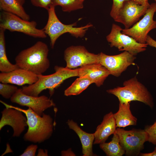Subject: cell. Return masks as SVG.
<instances>
[{
  "label": "cell",
  "instance_id": "1",
  "mask_svg": "<svg viewBox=\"0 0 156 156\" xmlns=\"http://www.w3.org/2000/svg\"><path fill=\"white\" fill-rule=\"evenodd\" d=\"M5 107H11L22 112L27 118L28 129L23 136L26 141L34 143L42 142L49 139L53 131V119L49 115L43 113L40 116L30 107L27 109L9 105L1 101Z\"/></svg>",
  "mask_w": 156,
  "mask_h": 156
},
{
  "label": "cell",
  "instance_id": "2",
  "mask_svg": "<svg viewBox=\"0 0 156 156\" xmlns=\"http://www.w3.org/2000/svg\"><path fill=\"white\" fill-rule=\"evenodd\" d=\"M49 49L44 42L38 41L30 47L21 51L15 59V64L20 68L37 75L42 74L49 68Z\"/></svg>",
  "mask_w": 156,
  "mask_h": 156
},
{
  "label": "cell",
  "instance_id": "3",
  "mask_svg": "<svg viewBox=\"0 0 156 156\" xmlns=\"http://www.w3.org/2000/svg\"><path fill=\"white\" fill-rule=\"evenodd\" d=\"M55 72L50 75H38V80L35 83L21 88L24 94L38 96L41 92L48 89L52 94L55 88L59 86L64 80L72 77L78 76V69H70L66 67L55 66Z\"/></svg>",
  "mask_w": 156,
  "mask_h": 156
},
{
  "label": "cell",
  "instance_id": "4",
  "mask_svg": "<svg viewBox=\"0 0 156 156\" xmlns=\"http://www.w3.org/2000/svg\"><path fill=\"white\" fill-rule=\"evenodd\" d=\"M107 92L116 96L119 103H121L138 101L144 103L151 108L154 106L151 94L135 77L125 81L123 87H117L108 90Z\"/></svg>",
  "mask_w": 156,
  "mask_h": 156
},
{
  "label": "cell",
  "instance_id": "5",
  "mask_svg": "<svg viewBox=\"0 0 156 156\" xmlns=\"http://www.w3.org/2000/svg\"><path fill=\"white\" fill-rule=\"evenodd\" d=\"M55 7L52 5L47 10L48 18L47 23L43 28L44 32L49 37L51 48H54L55 42L61 35L69 33L76 38H82L85 35L89 28L93 25L89 23L83 26L76 27V22L69 25L63 23L56 15Z\"/></svg>",
  "mask_w": 156,
  "mask_h": 156
},
{
  "label": "cell",
  "instance_id": "6",
  "mask_svg": "<svg viewBox=\"0 0 156 156\" xmlns=\"http://www.w3.org/2000/svg\"><path fill=\"white\" fill-rule=\"evenodd\" d=\"M37 23L34 21H29L10 13L3 11L0 15V28L11 32L23 33L35 38H45L47 35L43 29L37 28Z\"/></svg>",
  "mask_w": 156,
  "mask_h": 156
},
{
  "label": "cell",
  "instance_id": "7",
  "mask_svg": "<svg viewBox=\"0 0 156 156\" xmlns=\"http://www.w3.org/2000/svg\"><path fill=\"white\" fill-rule=\"evenodd\" d=\"M115 132L126 156L139 155L144 148V143L148 140V134L144 129H133L128 131L118 127Z\"/></svg>",
  "mask_w": 156,
  "mask_h": 156
},
{
  "label": "cell",
  "instance_id": "8",
  "mask_svg": "<svg viewBox=\"0 0 156 156\" xmlns=\"http://www.w3.org/2000/svg\"><path fill=\"white\" fill-rule=\"evenodd\" d=\"M122 29L119 26L113 23L111 31L106 37L110 47H115L119 51H127L135 56L146 49L147 43L141 44L134 39L122 32Z\"/></svg>",
  "mask_w": 156,
  "mask_h": 156
},
{
  "label": "cell",
  "instance_id": "9",
  "mask_svg": "<svg viewBox=\"0 0 156 156\" xmlns=\"http://www.w3.org/2000/svg\"><path fill=\"white\" fill-rule=\"evenodd\" d=\"M156 12V3H152L143 17L128 29H122V32L134 39L138 42L146 44L148 33L156 28V21L153 20Z\"/></svg>",
  "mask_w": 156,
  "mask_h": 156
},
{
  "label": "cell",
  "instance_id": "10",
  "mask_svg": "<svg viewBox=\"0 0 156 156\" xmlns=\"http://www.w3.org/2000/svg\"><path fill=\"white\" fill-rule=\"evenodd\" d=\"M66 67L74 69L78 67L99 63V55L89 52L83 46H72L67 48L64 52Z\"/></svg>",
  "mask_w": 156,
  "mask_h": 156
},
{
  "label": "cell",
  "instance_id": "11",
  "mask_svg": "<svg viewBox=\"0 0 156 156\" xmlns=\"http://www.w3.org/2000/svg\"><path fill=\"white\" fill-rule=\"evenodd\" d=\"M99 55V63L108 70L110 75L116 77L120 76L129 66L134 65L136 58L135 55L127 51L113 55L101 52Z\"/></svg>",
  "mask_w": 156,
  "mask_h": 156
},
{
  "label": "cell",
  "instance_id": "12",
  "mask_svg": "<svg viewBox=\"0 0 156 156\" xmlns=\"http://www.w3.org/2000/svg\"><path fill=\"white\" fill-rule=\"evenodd\" d=\"M11 102L20 105L30 107L35 113L42 116L48 108L54 107L53 100L45 95L34 96L24 94L21 88L18 89L10 98Z\"/></svg>",
  "mask_w": 156,
  "mask_h": 156
},
{
  "label": "cell",
  "instance_id": "13",
  "mask_svg": "<svg viewBox=\"0 0 156 156\" xmlns=\"http://www.w3.org/2000/svg\"><path fill=\"white\" fill-rule=\"evenodd\" d=\"M150 5H140L132 0L128 1L125 3L114 21L123 24L125 29L130 28L144 16Z\"/></svg>",
  "mask_w": 156,
  "mask_h": 156
},
{
  "label": "cell",
  "instance_id": "14",
  "mask_svg": "<svg viewBox=\"0 0 156 156\" xmlns=\"http://www.w3.org/2000/svg\"><path fill=\"white\" fill-rule=\"evenodd\" d=\"M23 112L18 109L5 107L1 112L0 130L5 125L10 126L13 130V137H19L27 126V118Z\"/></svg>",
  "mask_w": 156,
  "mask_h": 156
},
{
  "label": "cell",
  "instance_id": "15",
  "mask_svg": "<svg viewBox=\"0 0 156 156\" xmlns=\"http://www.w3.org/2000/svg\"><path fill=\"white\" fill-rule=\"evenodd\" d=\"M38 80V75L21 68L7 73H0V82L22 86L32 85Z\"/></svg>",
  "mask_w": 156,
  "mask_h": 156
},
{
  "label": "cell",
  "instance_id": "16",
  "mask_svg": "<svg viewBox=\"0 0 156 156\" xmlns=\"http://www.w3.org/2000/svg\"><path fill=\"white\" fill-rule=\"evenodd\" d=\"M78 69V77H86L98 87L103 85L106 78L110 74L108 70L100 63L85 65Z\"/></svg>",
  "mask_w": 156,
  "mask_h": 156
},
{
  "label": "cell",
  "instance_id": "17",
  "mask_svg": "<svg viewBox=\"0 0 156 156\" xmlns=\"http://www.w3.org/2000/svg\"><path fill=\"white\" fill-rule=\"evenodd\" d=\"M116 124L113 114L112 112L105 115L102 121L97 127L94 133V144H100L105 142L109 137L113 134L116 130Z\"/></svg>",
  "mask_w": 156,
  "mask_h": 156
},
{
  "label": "cell",
  "instance_id": "18",
  "mask_svg": "<svg viewBox=\"0 0 156 156\" xmlns=\"http://www.w3.org/2000/svg\"><path fill=\"white\" fill-rule=\"evenodd\" d=\"M67 123L69 128L74 131L79 137L82 145L83 156L94 155L92 151L94 139V133H88L83 131L72 120H68Z\"/></svg>",
  "mask_w": 156,
  "mask_h": 156
},
{
  "label": "cell",
  "instance_id": "19",
  "mask_svg": "<svg viewBox=\"0 0 156 156\" xmlns=\"http://www.w3.org/2000/svg\"><path fill=\"white\" fill-rule=\"evenodd\" d=\"M130 103H119L118 111L113 114L117 127L124 128L128 126L136 125L137 119L131 112Z\"/></svg>",
  "mask_w": 156,
  "mask_h": 156
},
{
  "label": "cell",
  "instance_id": "20",
  "mask_svg": "<svg viewBox=\"0 0 156 156\" xmlns=\"http://www.w3.org/2000/svg\"><path fill=\"white\" fill-rule=\"evenodd\" d=\"M0 9L3 11L15 14L27 21L30 19L29 15L25 12L17 0H0Z\"/></svg>",
  "mask_w": 156,
  "mask_h": 156
},
{
  "label": "cell",
  "instance_id": "21",
  "mask_svg": "<svg viewBox=\"0 0 156 156\" xmlns=\"http://www.w3.org/2000/svg\"><path fill=\"white\" fill-rule=\"evenodd\" d=\"M5 30L0 28V71L2 73L9 72L19 68L16 64H12L8 58L5 48Z\"/></svg>",
  "mask_w": 156,
  "mask_h": 156
},
{
  "label": "cell",
  "instance_id": "22",
  "mask_svg": "<svg viewBox=\"0 0 156 156\" xmlns=\"http://www.w3.org/2000/svg\"><path fill=\"white\" fill-rule=\"evenodd\" d=\"M100 148L108 156H122L125 151L120 144L119 137L115 132L111 141L99 144Z\"/></svg>",
  "mask_w": 156,
  "mask_h": 156
},
{
  "label": "cell",
  "instance_id": "23",
  "mask_svg": "<svg viewBox=\"0 0 156 156\" xmlns=\"http://www.w3.org/2000/svg\"><path fill=\"white\" fill-rule=\"evenodd\" d=\"M93 83L86 77H79L64 91V95L68 96L78 95L86 90Z\"/></svg>",
  "mask_w": 156,
  "mask_h": 156
},
{
  "label": "cell",
  "instance_id": "24",
  "mask_svg": "<svg viewBox=\"0 0 156 156\" xmlns=\"http://www.w3.org/2000/svg\"><path fill=\"white\" fill-rule=\"evenodd\" d=\"M85 0H52V5H59L63 12H70L82 9Z\"/></svg>",
  "mask_w": 156,
  "mask_h": 156
},
{
  "label": "cell",
  "instance_id": "25",
  "mask_svg": "<svg viewBox=\"0 0 156 156\" xmlns=\"http://www.w3.org/2000/svg\"><path fill=\"white\" fill-rule=\"evenodd\" d=\"M18 89L16 86L8 83H0V94L6 99H9Z\"/></svg>",
  "mask_w": 156,
  "mask_h": 156
},
{
  "label": "cell",
  "instance_id": "26",
  "mask_svg": "<svg viewBox=\"0 0 156 156\" xmlns=\"http://www.w3.org/2000/svg\"><path fill=\"white\" fill-rule=\"evenodd\" d=\"M129 0H112L113 4L110 12V16L114 20L125 3Z\"/></svg>",
  "mask_w": 156,
  "mask_h": 156
},
{
  "label": "cell",
  "instance_id": "27",
  "mask_svg": "<svg viewBox=\"0 0 156 156\" xmlns=\"http://www.w3.org/2000/svg\"><path fill=\"white\" fill-rule=\"evenodd\" d=\"M144 130L148 135V141L156 145V120L153 125L146 126Z\"/></svg>",
  "mask_w": 156,
  "mask_h": 156
},
{
  "label": "cell",
  "instance_id": "28",
  "mask_svg": "<svg viewBox=\"0 0 156 156\" xmlns=\"http://www.w3.org/2000/svg\"><path fill=\"white\" fill-rule=\"evenodd\" d=\"M34 6L44 8L47 10L52 5V0H30Z\"/></svg>",
  "mask_w": 156,
  "mask_h": 156
},
{
  "label": "cell",
  "instance_id": "29",
  "mask_svg": "<svg viewBox=\"0 0 156 156\" xmlns=\"http://www.w3.org/2000/svg\"><path fill=\"white\" fill-rule=\"evenodd\" d=\"M38 148L37 145L32 144L29 146L20 156H34Z\"/></svg>",
  "mask_w": 156,
  "mask_h": 156
},
{
  "label": "cell",
  "instance_id": "30",
  "mask_svg": "<svg viewBox=\"0 0 156 156\" xmlns=\"http://www.w3.org/2000/svg\"><path fill=\"white\" fill-rule=\"evenodd\" d=\"M146 43L148 45L156 48V41L148 35L146 40Z\"/></svg>",
  "mask_w": 156,
  "mask_h": 156
},
{
  "label": "cell",
  "instance_id": "31",
  "mask_svg": "<svg viewBox=\"0 0 156 156\" xmlns=\"http://www.w3.org/2000/svg\"><path fill=\"white\" fill-rule=\"evenodd\" d=\"M62 156H75V154L72 151L70 148L67 150L62 151H61Z\"/></svg>",
  "mask_w": 156,
  "mask_h": 156
},
{
  "label": "cell",
  "instance_id": "32",
  "mask_svg": "<svg viewBox=\"0 0 156 156\" xmlns=\"http://www.w3.org/2000/svg\"><path fill=\"white\" fill-rule=\"evenodd\" d=\"M139 155L141 156H156V146L155 147L154 150L153 152L148 153H140Z\"/></svg>",
  "mask_w": 156,
  "mask_h": 156
},
{
  "label": "cell",
  "instance_id": "33",
  "mask_svg": "<svg viewBox=\"0 0 156 156\" xmlns=\"http://www.w3.org/2000/svg\"><path fill=\"white\" fill-rule=\"evenodd\" d=\"M48 151L47 150L44 151L42 149H39L37 156H48Z\"/></svg>",
  "mask_w": 156,
  "mask_h": 156
},
{
  "label": "cell",
  "instance_id": "34",
  "mask_svg": "<svg viewBox=\"0 0 156 156\" xmlns=\"http://www.w3.org/2000/svg\"><path fill=\"white\" fill-rule=\"evenodd\" d=\"M136 3L140 5H145L149 4L148 0H132Z\"/></svg>",
  "mask_w": 156,
  "mask_h": 156
},
{
  "label": "cell",
  "instance_id": "35",
  "mask_svg": "<svg viewBox=\"0 0 156 156\" xmlns=\"http://www.w3.org/2000/svg\"><path fill=\"white\" fill-rule=\"evenodd\" d=\"M20 3L23 5V4L25 3V0H17Z\"/></svg>",
  "mask_w": 156,
  "mask_h": 156
},
{
  "label": "cell",
  "instance_id": "36",
  "mask_svg": "<svg viewBox=\"0 0 156 156\" xmlns=\"http://www.w3.org/2000/svg\"><path fill=\"white\" fill-rule=\"evenodd\" d=\"M155 0V1H156V0Z\"/></svg>",
  "mask_w": 156,
  "mask_h": 156
}]
</instances>
